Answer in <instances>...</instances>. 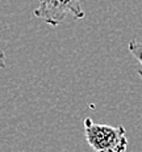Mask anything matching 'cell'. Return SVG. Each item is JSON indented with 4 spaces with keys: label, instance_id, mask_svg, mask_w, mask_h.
<instances>
[{
    "label": "cell",
    "instance_id": "cell-1",
    "mask_svg": "<svg viewBox=\"0 0 142 152\" xmlns=\"http://www.w3.org/2000/svg\"><path fill=\"white\" fill-rule=\"evenodd\" d=\"M84 137L95 152H126L128 138L122 126L95 123L90 117L84 118Z\"/></svg>",
    "mask_w": 142,
    "mask_h": 152
},
{
    "label": "cell",
    "instance_id": "cell-3",
    "mask_svg": "<svg viewBox=\"0 0 142 152\" xmlns=\"http://www.w3.org/2000/svg\"><path fill=\"white\" fill-rule=\"evenodd\" d=\"M129 51L133 54V56L140 63V69H138V74L142 77V41H130L129 43Z\"/></svg>",
    "mask_w": 142,
    "mask_h": 152
},
{
    "label": "cell",
    "instance_id": "cell-4",
    "mask_svg": "<svg viewBox=\"0 0 142 152\" xmlns=\"http://www.w3.org/2000/svg\"><path fill=\"white\" fill-rule=\"evenodd\" d=\"M4 61H5V55L3 51H0V67H4Z\"/></svg>",
    "mask_w": 142,
    "mask_h": 152
},
{
    "label": "cell",
    "instance_id": "cell-2",
    "mask_svg": "<svg viewBox=\"0 0 142 152\" xmlns=\"http://www.w3.org/2000/svg\"><path fill=\"white\" fill-rule=\"evenodd\" d=\"M68 13L74 16L75 20L84 17L80 0H40L38 7L33 11L37 18L52 26H58Z\"/></svg>",
    "mask_w": 142,
    "mask_h": 152
}]
</instances>
